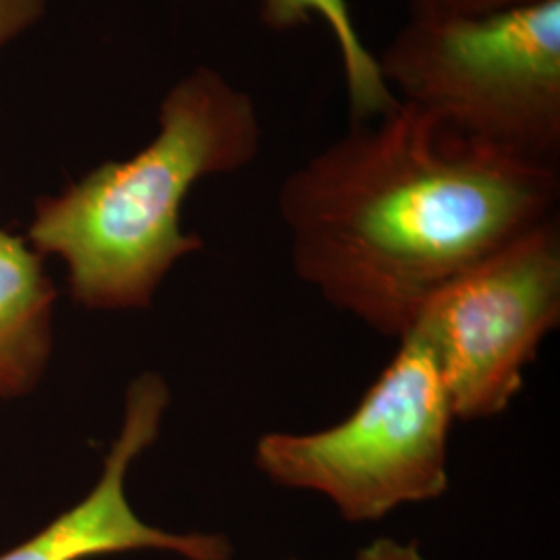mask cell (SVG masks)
I'll use <instances>...</instances> for the list:
<instances>
[{
  "instance_id": "6da1fadb",
  "label": "cell",
  "mask_w": 560,
  "mask_h": 560,
  "mask_svg": "<svg viewBox=\"0 0 560 560\" xmlns=\"http://www.w3.org/2000/svg\"><path fill=\"white\" fill-rule=\"evenodd\" d=\"M559 164L469 140L399 101L279 191L293 268L332 307L402 339L463 270L557 217Z\"/></svg>"
},
{
  "instance_id": "7a4b0ae2",
  "label": "cell",
  "mask_w": 560,
  "mask_h": 560,
  "mask_svg": "<svg viewBox=\"0 0 560 560\" xmlns=\"http://www.w3.org/2000/svg\"><path fill=\"white\" fill-rule=\"evenodd\" d=\"M159 125L133 159L104 162L36 206L30 240L67 261L71 293L88 307L150 305L173 264L203 247L180 229L191 187L237 173L260 154L256 101L210 67L171 88Z\"/></svg>"
},
{
  "instance_id": "3957f363",
  "label": "cell",
  "mask_w": 560,
  "mask_h": 560,
  "mask_svg": "<svg viewBox=\"0 0 560 560\" xmlns=\"http://www.w3.org/2000/svg\"><path fill=\"white\" fill-rule=\"evenodd\" d=\"M400 102L469 140L559 164L560 0L409 18L376 57Z\"/></svg>"
},
{
  "instance_id": "277c9868",
  "label": "cell",
  "mask_w": 560,
  "mask_h": 560,
  "mask_svg": "<svg viewBox=\"0 0 560 560\" xmlns=\"http://www.w3.org/2000/svg\"><path fill=\"white\" fill-rule=\"evenodd\" d=\"M455 423L436 360L418 332L345 420L318 432H268L254 463L282 488L320 494L349 523L381 521L448 490Z\"/></svg>"
},
{
  "instance_id": "5b68a950",
  "label": "cell",
  "mask_w": 560,
  "mask_h": 560,
  "mask_svg": "<svg viewBox=\"0 0 560 560\" xmlns=\"http://www.w3.org/2000/svg\"><path fill=\"white\" fill-rule=\"evenodd\" d=\"M560 324L559 219L442 284L409 332L428 342L455 421L504 413Z\"/></svg>"
},
{
  "instance_id": "8992f818",
  "label": "cell",
  "mask_w": 560,
  "mask_h": 560,
  "mask_svg": "<svg viewBox=\"0 0 560 560\" xmlns=\"http://www.w3.org/2000/svg\"><path fill=\"white\" fill-rule=\"evenodd\" d=\"M168 386L159 374H143L129 386L117 441L104 460L94 490L32 540L0 560H88L133 550H164L187 560H231L233 544L221 534H171L133 513L125 494L129 465L159 439Z\"/></svg>"
},
{
  "instance_id": "52a82bcc",
  "label": "cell",
  "mask_w": 560,
  "mask_h": 560,
  "mask_svg": "<svg viewBox=\"0 0 560 560\" xmlns=\"http://www.w3.org/2000/svg\"><path fill=\"white\" fill-rule=\"evenodd\" d=\"M52 301L40 256L0 229V399L38 381L50 351Z\"/></svg>"
},
{
  "instance_id": "ba28073f",
  "label": "cell",
  "mask_w": 560,
  "mask_h": 560,
  "mask_svg": "<svg viewBox=\"0 0 560 560\" xmlns=\"http://www.w3.org/2000/svg\"><path fill=\"white\" fill-rule=\"evenodd\" d=\"M261 23L277 34L295 32L314 20L328 27L345 78L351 122H370L390 115L399 98L382 80L376 55L361 40L347 0H254Z\"/></svg>"
},
{
  "instance_id": "9c48e42d",
  "label": "cell",
  "mask_w": 560,
  "mask_h": 560,
  "mask_svg": "<svg viewBox=\"0 0 560 560\" xmlns=\"http://www.w3.org/2000/svg\"><path fill=\"white\" fill-rule=\"evenodd\" d=\"M409 18H471L538 0H405Z\"/></svg>"
},
{
  "instance_id": "30bf717a",
  "label": "cell",
  "mask_w": 560,
  "mask_h": 560,
  "mask_svg": "<svg viewBox=\"0 0 560 560\" xmlns=\"http://www.w3.org/2000/svg\"><path fill=\"white\" fill-rule=\"evenodd\" d=\"M44 0H0V46L38 20Z\"/></svg>"
},
{
  "instance_id": "8fae6325",
  "label": "cell",
  "mask_w": 560,
  "mask_h": 560,
  "mask_svg": "<svg viewBox=\"0 0 560 560\" xmlns=\"http://www.w3.org/2000/svg\"><path fill=\"white\" fill-rule=\"evenodd\" d=\"M295 560V559H291ZM358 560H425L418 541H399L393 538H378L361 548Z\"/></svg>"
}]
</instances>
